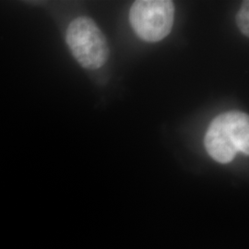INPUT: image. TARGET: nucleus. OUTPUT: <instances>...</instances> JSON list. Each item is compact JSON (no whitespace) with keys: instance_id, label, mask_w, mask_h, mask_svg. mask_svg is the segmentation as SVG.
I'll use <instances>...</instances> for the list:
<instances>
[{"instance_id":"f257e3e1","label":"nucleus","mask_w":249,"mask_h":249,"mask_svg":"<svg viewBox=\"0 0 249 249\" xmlns=\"http://www.w3.org/2000/svg\"><path fill=\"white\" fill-rule=\"evenodd\" d=\"M205 148L213 160L229 163L237 152L249 154V115L230 111L216 116L209 125L204 139Z\"/></svg>"},{"instance_id":"f03ea898","label":"nucleus","mask_w":249,"mask_h":249,"mask_svg":"<svg viewBox=\"0 0 249 249\" xmlns=\"http://www.w3.org/2000/svg\"><path fill=\"white\" fill-rule=\"evenodd\" d=\"M66 39L73 56L84 69L98 70L107 62L110 52L107 38L91 18L73 19Z\"/></svg>"},{"instance_id":"7ed1b4c3","label":"nucleus","mask_w":249,"mask_h":249,"mask_svg":"<svg viewBox=\"0 0 249 249\" xmlns=\"http://www.w3.org/2000/svg\"><path fill=\"white\" fill-rule=\"evenodd\" d=\"M175 18V5L170 0H138L129 11V22L143 41L160 42L169 36Z\"/></svg>"},{"instance_id":"20e7f679","label":"nucleus","mask_w":249,"mask_h":249,"mask_svg":"<svg viewBox=\"0 0 249 249\" xmlns=\"http://www.w3.org/2000/svg\"><path fill=\"white\" fill-rule=\"evenodd\" d=\"M236 22L242 34L249 36V2L244 1L240 9L236 15Z\"/></svg>"}]
</instances>
